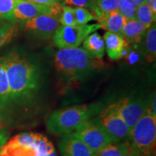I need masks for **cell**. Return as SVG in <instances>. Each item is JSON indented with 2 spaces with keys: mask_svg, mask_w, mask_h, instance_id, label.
<instances>
[{
  "mask_svg": "<svg viewBox=\"0 0 156 156\" xmlns=\"http://www.w3.org/2000/svg\"><path fill=\"white\" fill-rule=\"evenodd\" d=\"M147 28L136 19L129 20L124 25L120 34L128 43L137 44L141 42Z\"/></svg>",
  "mask_w": 156,
  "mask_h": 156,
  "instance_id": "2e32d148",
  "label": "cell"
},
{
  "mask_svg": "<svg viewBox=\"0 0 156 156\" xmlns=\"http://www.w3.org/2000/svg\"><path fill=\"white\" fill-rule=\"evenodd\" d=\"M119 12L125 18L129 20L136 19V7L129 0H118Z\"/></svg>",
  "mask_w": 156,
  "mask_h": 156,
  "instance_id": "d4e9b609",
  "label": "cell"
},
{
  "mask_svg": "<svg viewBox=\"0 0 156 156\" xmlns=\"http://www.w3.org/2000/svg\"><path fill=\"white\" fill-rule=\"evenodd\" d=\"M60 25L59 16L54 15H43L34 18L25 20L23 28L30 30L42 38L53 36Z\"/></svg>",
  "mask_w": 156,
  "mask_h": 156,
  "instance_id": "8fae6325",
  "label": "cell"
},
{
  "mask_svg": "<svg viewBox=\"0 0 156 156\" xmlns=\"http://www.w3.org/2000/svg\"><path fill=\"white\" fill-rule=\"evenodd\" d=\"M17 34V27L15 23L0 19V48L8 44Z\"/></svg>",
  "mask_w": 156,
  "mask_h": 156,
  "instance_id": "ffe728a7",
  "label": "cell"
},
{
  "mask_svg": "<svg viewBox=\"0 0 156 156\" xmlns=\"http://www.w3.org/2000/svg\"><path fill=\"white\" fill-rule=\"evenodd\" d=\"M15 2L16 0H0V19L8 22H15L13 17Z\"/></svg>",
  "mask_w": 156,
  "mask_h": 156,
  "instance_id": "7402d4cb",
  "label": "cell"
},
{
  "mask_svg": "<svg viewBox=\"0 0 156 156\" xmlns=\"http://www.w3.org/2000/svg\"><path fill=\"white\" fill-rule=\"evenodd\" d=\"M12 112L10 91L5 70V56L0 57V118L5 123L8 122Z\"/></svg>",
  "mask_w": 156,
  "mask_h": 156,
  "instance_id": "4fadbf2b",
  "label": "cell"
},
{
  "mask_svg": "<svg viewBox=\"0 0 156 156\" xmlns=\"http://www.w3.org/2000/svg\"><path fill=\"white\" fill-rule=\"evenodd\" d=\"M5 62L12 112L18 107L25 116L37 119L44 116L47 110L41 100L42 81L38 67L16 52L5 56Z\"/></svg>",
  "mask_w": 156,
  "mask_h": 156,
  "instance_id": "6da1fadb",
  "label": "cell"
},
{
  "mask_svg": "<svg viewBox=\"0 0 156 156\" xmlns=\"http://www.w3.org/2000/svg\"><path fill=\"white\" fill-rule=\"evenodd\" d=\"M105 48L108 57L112 60H118L123 57L129 43L119 34L112 32L105 33L103 36Z\"/></svg>",
  "mask_w": 156,
  "mask_h": 156,
  "instance_id": "5bb4252c",
  "label": "cell"
},
{
  "mask_svg": "<svg viewBox=\"0 0 156 156\" xmlns=\"http://www.w3.org/2000/svg\"><path fill=\"white\" fill-rule=\"evenodd\" d=\"M100 28L98 23L73 26L59 25L53 34V41L58 49L77 48L87 36Z\"/></svg>",
  "mask_w": 156,
  "mask_h": 156,
  "instance_id": "8992f818",
  "label": "cell"
},
{
  "mask_svg": "<svg viewBox=\"0 0 156 156\" xmlns=\"http://www.w3.org/2000/svg\"><path fill=\"white\" fill-rule=\"evenodd\" d=\"M28 1L59 9H62L64 6L63 0H28Z\"/></svg>",
  "mask_w": 156,
  "mask_h": 156,
  "instance_id": "83f0119b",
  "label": "cell"
},
{
  "mask_svg": "<svg viewBox=\"0 0 156 156\" xmlns=\"http://www.w3.org/2000/svg\"><path fill=\"white\" fill-rule=\"evenodd\" d=\"M74 12L76 24L78 25H87L90 21L96 20V17L93 12L83 7H75L74 8Z\"/></svg>",
  "mask_w": 156,
  "mask_h": 156,
  "instance_id": "cb8c5ba5",
  "label": "cell"
},
{
  "mask_svg": "<svg viewBox=\"0 0 156 156\" xmlns=\"http://www.w3.org/2000/svg\"><path fill=\"white\" fill-rule=\"evenodd\" d=\"M145 54L148 62H153L156 56V27L152 25L145 34Z\"/></svg>",
  "mask_w": 156,
  "mask_h": 156,
  "instance_id": "d6986e66",
  "label": "cell"
},
{
  "mask_svg": "<svg viewBox=\"0 0 156 156\" xmlns=\"http://www.w3.org/2000/svg\"><path fill=\"white\" fill-rule=\"evenodd\" d=\"M83 48L98 59H101L106 52L103 38L97 32H93L85 38L83 42Z\"/></svg>",
  "mask_w": 156,
  "mask_h": 156,
  "instance_id": "e0dca14e",
  "label": "cell"
},
{
  "mask_svg": "<svg viewBox=\"0 0 156 156\" xmlns=\"http://www.w3.org/2000/svg\"><path fill=\"white\" fill-rule=\"evenodd\" d=\"M156 14L146 3L142 4L136 9V19L148 28L155 21Z\"/></svg>",
  "mask_w": 156,
  "mask_h": 156,
  "instance_id": "44dd1931",
  "label": "cell"
},
{
  "mask_svg": "<svg viewBox=\"0 0 156 156\" xmlns=\"http://www.w3.org/2000/svg\"><path fill=\"white\" fill-rule=\"evenodd\" d=\"M62 9L39 5L28 0H16L13 17L15 20H28L43 15H54L59 16Z\"/></svg>",
  "mask_w": 156,
  "mask_h": 156,
  "instance_id": "30bf717a",
  "label": "cell"
},
{
  "mask_svg": "<svg viewBox=\"0 0 156 156\" xmlns=\"http://www.w3.org/2000/svg\"><path fill=\"white\" fill-rule=\"evenodd\" d=\"M5 128V123L3 122V121L0 118V130H2Z\"/></svg>",
  "mask_w": 156,
  "mask_h": 156,
  "instance_id": "1f68e13d",
  "label": "cell"
},
{
  "mask_svg": "<svg viewBox=\"0 0 156 156\" xmlns=\"http://www.w3.org/2000/svg\"><path fill=\"white\" fill-rule=\"evenodd\" d=\"M0 156H58L53 143L40 133L24 132L0 148Z\"/></svg>",
  "mask_w": 156,
  "mask_h": 156,
  "instance_id": "277c9868",
  "label": "cell"
},
{
  "mask_svg": "<svg viewBox=\"0 0 156 156\" xmlns=\"http://www.w3.org/2000/svg\"><path fill=\"white\" fill-rule=\"evenodd\" d=\"M94 1H95V0H94Z\"/></svg>",
  "mask_w": 156,
  "mask_h": 156,
  "instance_id": "d6a6232c",
  "label": "cell"
},
{
  "mask_svg": "<svg viewBox=\"0 0 156 156\" xmlns=\"http://www.w3.org/2000/svg\"><path fill=\"white\" fill-rule=\"evenodd\" d=\"M73 133L86 144L95 154L108 144L114 142L98 122L96 116L82 124Z\"/></svg>",
  "mask_w": 156,
  "mask_h": 156,
  "instance_id": "52a82bcc",
  "label": "cell"
},
{
  "mask_svg": "<svg viewBox=\"0 0 156 156\" xmlns=\"http://www.w3.org/2000/svg\"><path fill=\"white\" fill-rule=\"evenodd\" d=\"M131 149L127 141L112 142L101 151L97 152L95 156H131Z\"/></svg>",
  "mask_w": 156,
  "mask_h": 156,
  "instance_id": "ac0fdd59",
  "label": "cell"
},
{
  "mask_svg": "<svg viewBox=\"0 0 156 156\" xmlns=\"http://www.w3.org/2000/svg\"><path fill=\"white\" fill-rule=\"evenodd\" d=\"M132 156H151L156 142V114L146 111L126 139Z\"/></svg>",
  "mask_w": 156,
  "mask_h": 156,
  "instance_id": "5b68a950",
  "label": "cell"
},
{
  "mask_svg": "<svg viewBox=\"0 0 156 156\" xmlns=\"http://www.w3.org/2000/svg\"><path fill=\"white\" fill-rule=\"evenodd\" d=\"M7 132L3 131V129L0 130V148L2 147L4 144L7 142Z\"/></svg>",
  "mask_w": 156,
  "mask_h": 156,
  "instance_id": "f1b7e54d",
  "label": "cell"
},
{
  "mask_svg": "<svg viewBox=\"0 0 156 156\" xmlns=\"http://www.w3.org/2000/svg\"><path fill=\"white\" fill-rule=\"evenodd\" d=\"M131 156H132V155H131Z\"/></svg>",
  "mask_w": 156,
  "mask_h": 156,
  "instance_id": "836d02e7",
  "label": "cell"
},
{
  "mask_svg": "<svg viewBox=\"0 0 156 156\" xmlns=\"http://www.w3.org/2000/svg\"><path fill=\"white\" fill-rule=\"evenodd\" d=\"M119 114L131 129L148 108L149 100L136 97H126L114 102Z\"/></svg>",
  "mask_w": 156,
  "mask_h": 156,
  "instance_id": "9c48e42d",
  "label": "cell"
},
{
  "mask_svg": "<svg viewBox=\"0 0 156 156\" xmlns=\"http://www.w3.org/2000/svg\"><path fill=\"white\" fill-rule=\"evenodd\" d=\"M54 63L62 91L78 85L103 66L101 59L79 47L59 49L54 54Z\"/></svg>",
  "mask_w": 156,
  "mask_h": 156,
  "instance_id": "7a4b0ae2",
  "label": "cell"
},
{
  "mask_svg": "<svg viewBox=\"0 0 156 156\" xmlns=\"http://www.w3.org/2000/svg\"><path fill=\"white\" fill-rule=\"evenodd\" d=\"M95 3L98 9L96 12L107 13L119 10L118 0H95Z\"/></svg>",
  "mask_w": 156,
  "mask_h": 156,
  "instance_id": "484cf974",
  "label": "cell"
},
{
  "mask_svg": "<svg viewBox=\"0 0 156 156\" xmlns=\"http://www.w3.org/2000/svg\"><path fill=\"white\" fill-rule=\"evenodd\" d=\"M103 108L100 104L76 105L54 111L46 120L50 133L64 135L73 132L82 124L96 116Z\"/></svg>",
  "mask_w": 156,
  "mask_h": 156,
  "instance_id": "3957f363",
  "label": "cell"
},
{
  "mask_svg": "<svg viewBox=\"0 0 156 156\" xmlns=\"http://www.w3.org/2000/svg\"><path fill=\"white\" fill-rule=\"evenodd\" d=\"M129 1L131 2L132 3V5H133L134 7H136V8L137 7H139L140 5H142V4L145 3V0H129Z\"/></svg>",
  "mask_w": 156,
  "mask_h": 156,
  "instance_id": "4dcf8cb0",
  "label": "cell"
},
{
  "mask_svg": "<svg viewBox=\"0 0 156 156\" xmlns=\"http://www.w3.org/2000/svg\"><path fill=\"white\" fill-rule=\"evenodd\" d=\"M64 5H73L76 7H83V8L90 9L93 14L98 11L96 3L94 0H63Z\"/></svg>",
  "mask_w": 156,
  "mask_h": 156,
  "instance_id": "4316f807",
  "label": "cell"
},
{
  "mask_svg": "<svg viewBox=\"0 0 156 156\" xmlns=\"http://www.w3.org/2000/svg\"><path fill=\"white\" fill-rule=\"evenodd\" d=\"M145 3L152 9V10L156 14V0H145Z\"/></svg>",
  "mask_w": 156,
  "mask_h": 156,
  "instance_id": "f546056e",
  "label": "cell"
},
{
  "mask_svg": "<svg viewBox=\"0 0 156 156\" xmlns=\"http://www.w3.org/2000/svg\"><path fill=\"white\" fill-rule=\"evenodd\" d=\"M95 16L101 28L117 34H120L122 28L127 21L119 10L107 13L98 12L95 14Z\"/></svg>",
  "mask_w": 156,
  "mask_h": 156,
  "instance_id": "9a60e30c",
  "label": "cell"
},
{
  "mask_svg": "<svg viewBox=\"0 0 156 156\" xmlns=\"http://www.w3.org/2000/svg\"><path fill=\"white\" fill-rule=\"evenodd\" d=\"M62 156H95V153L73 132L62 135L58 142Z\"/></svg>",
  "mask_w": 156,
  "mask_h": 156,
  "instance_id": "7c38bea8",
  "label": "cell"
},
{
  "mask_svg": "<svg viewBox=\"0 0 156 156\" xmlns=\"http://www.w3.org/2000/svg\"><path fill=\"white\" fill-rule=\"evenodd\" d=\"M59 22L62 26H73L77 25L73 7L67 5L62 7L59 15Z\"/></svg>",
  "mask_w": 156,
  "mask_h": 156,
  "instance_id": "603a6c76",
  "label": "cell"
},
{
  "mask_svg": "<svg viewBox=\"0 0 156 156\" xmlns=\"http://www.w3.org/2000/svg\"><path fill=\"white\" fill-rule=\"evenodd\" d=\"M96 118L114 142H120L127 139L130 129L119 114L114 103L101 109Z\"/></svg>",
  "mask_w": 156,
  "mask_h": 156,
  "instance_id": "ba28073f",
  "label": "cell"
}]
</instances>
